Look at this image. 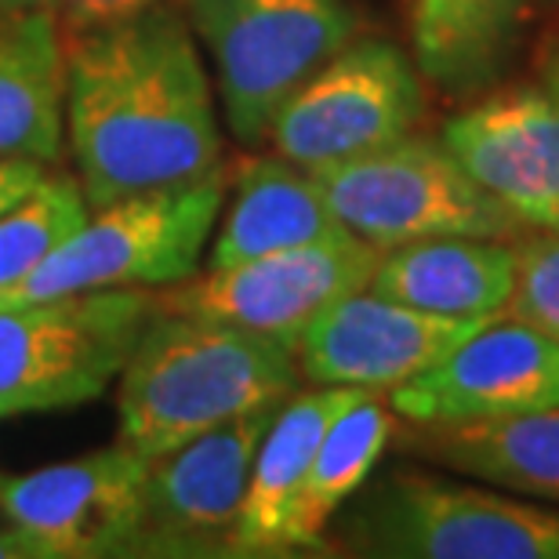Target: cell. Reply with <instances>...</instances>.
<instances>
[{"label": "cell", "instance_id": "obj_1", "mask_svg": "<svg viewBox=\"0 0 559 559\" xmlns=\"http://www.w3.org/2000/svg\"><path fill=\"white\" fill-rule=\"evenodd\" d=\"M66 139L87 207L222 164L211 84L175 0L66 40Z\"/></svg>", "mask_w": 559, "mask_h": 559}, {"label": "cell", "instance_id": "obj_2", "mask_svg": "<svg viewBox=\"0 0 559 559\" xmlns=\"http://www.w3.org/2000/svg\"><path fill=\"white\" fill-rule=\"evenodd\" d=\"M298 385V356L284 342L156 309L120 371V443L153 462L222 421L284 404Z\"/></svg>", "mask_w": 559, "mask_h": 559}, {"label": "cell", "instance_id": "obj_3", "mask_svg": "<svg viewBox=\"0 0 559 559\" xmlns=\"http://www.w3.org/2000/svg\"><path fill=\"white\" fill-rule=\"evenodd\" d=\"M229 189V167L186 182L120 197L92 207L48 259L15 287L0 290V306L76 295L109 287H167L200 273V254L211 237Z\"/></svg>", "mask_w": 559, "mask_h": 559}, {"label": "cell", "instance_id": "obj_4", "mask_svg": "<svg viewBox=\"0 0 559 559\" xmlns=\"http://www.w3.org/2000/svg\"><path fill=\"white\" fill-rule=\"evenodd\" d=\"M153 317L150 287L76 290L0 306V418L103 396Z\"/></svg>", "mask_w": 559, "mask_h": 559}, {"label": "cell", "instance_id": "obj_5", "mask_svg": "<svg viewBox=\"0 0 559 559\" xmlns=\"http://www.w3.org/2000/svg\"><path fill=\"white\" fill-rule=\"evenodd\" d=\"M312 175L334 218L378 251L436 237L516 240L523 233V222L440 139L407 135Z\"/></svg>", "mask_w": 559, "mask_h": 559}, {"label": "cell", "instance_id": "obj_6", "mask_svg": "<svg viewBox=\"0 0 559 559\" xmlns=\"http://www.w3.org/2000/svg\"><path fill=\"white\" fill-rule=\"evenodd\" d=\"M360 556L389 559H559V509L429 473H393L345 520Z\"/></svg>", "mask_w": 559, "mask_h": 559}, {"label": "cell", "instance_id": "obj_7", "mask_svg": "<svg viewBox=\"0 0 559 559\" xmlns=\"http://www.w3.org/2000/svg\"><path fill=\"white\" fill-rule=\"evenodd\" d=\"M186 19L215 59L233 139H270L280 106L356 37L349 0H186Z\"/></svg>", "mask_w": 559, "mask_h": 559}, {"label": "cell", "instance_id": "obj_8", "mask_svg": "<svg viewBox=\"0 0 559 559\" xmlns=\"http://www.w3.org/2000/svg\"><path fill=\"white\" fill-rule=\"evenodd\" d=\"M421 117L415 55L385 37H353L280 106L270 142L276 156L320 171L415 135Z\"/></svg>", "mask_w": 559, "mask_h": 559}, {"label": "cell", "instance_id": "obj_9", "mask_svg": "<svg viewBox=\"0 0 559 559\" xmlns=\"http://www.w3.org/2000/svg\"><path fill=\"white\" fill-rule=\"evenodd\" d=\"M382 251L353 233L270 251L222 270H207L171 287H156V309L226 320L298 349L309 323L334 301L371 284Z\"/></svg>", "mask_w": 559, "mask_h": 559}, {"label": "cell", "instance_id": "obj_10", "mask_svg": "<svg viewBox=\"0 0 559 559\" xmlns=\"http://www.w3.org/2000/svg\"><path fill=\"white\" fill-rule=\"evenodd\" d=\"M276 411L280 404L254 407L153 457L128 556H233L243 490Z\"/></svg>", "mask_w": 559, "mask_h": 559}, {"label": "cell", "instance_id": "obj_11", "mask_svg": "<svg viewBox=\"0 0 559 559\" xmlns=\"http://www.w3.org/2000/svg\"><path fill=\"white\" fill-rule=\"evenodd\" d=\"M389 407L421 429L552 411L559 407V342L516 317H498L429 371L389 389Z\"/></svg>", "mask_w": 559, "mask_h": 559}, {"label": "cell", "instance_id": "obj_12", "mask_svg": "<svg viewBox=\"0 0 559 559\" xmlns=\"http://www.w3.org/2000/svg\"><path fill=\"white\" fill-rule=\"evenodd\" d=\"M145 468V457L117 443L26 476H0V512L37 559L128 556Z\"/></svg>", "mask_w": 559, "mask_h": 559}, {"label": "cell", "instance_id": "obj_13", "mask_svg": "<svg viewBox=\"0 0 559 559\" xmlns=\"http://www.w3.org/2000/svg\"><path fill=\"white\" fill-rule=\"evenodd\" d=\"M440 142L523 226L559 233V103L542 84L495 87L447 120Z\"/></svg>", "mask_w": 559, "mask_h": 559}, {"label": "cell", "instance_id": "obj_14", "mask_svg": "<svg viewBox=\"0 0 559 559\" xmlns=\"http://www.w3.org/2000/svg\"><path fill=\"white\" fill-rule=\"evenodd\" d=\"M490 320H451L374 295H345L309 323L298 342L301 378L312 385L396 389L440 364L457 342Z\"/></svg>", "mask_w": 559, "mask_h": 559}, {"label": "cell", "instance_id": "obj_15", "mask_svg": "<svg viewBox=\"0 0 559 559\" xmlns=\"http://www.w3.org/2000/svg\"><path fill=\"white\" fill-rule=\"evenodd\" d=\"M356 393L360 389L353 385H312L280 404L254 454L233 527V556L295 552V512L309 465L328 425L353 404Z\"/></svg>", "mask_w": 559, "mask_h": 559}, {"label": "cell", "instance_id": "obj_16", "mask_svg": "<svg viewBox=\"0 0 559 559\" xmlns=\"http://www.w3.org/2000/svg\"><path fill=\"white\" fill-rule=\"evenodd\" d=\"M374 295L451 320L506 317L516 290V248L509 240L436 237L382 251Z\"/></svg>", "mask_w": 559, "mask_h": 559}, {"label": "cell", "instance_id": "obj_17", "mask_svg": "<svg viewBox=\"0 0 559 559\" xmlns=\"http://www.w3.org/2000/svg\"><path fill=\"white\" fill-rule=\"evenodd\" d=\"M229 182L233 204L207 254V270L349 233L334 218L317 175L284 156H248L229 171Z\"/></svg>", "mask_w": 559, "mask_h": 559}, {"label": "cell", "instance_id": "obj_18", "mask_svg": "<svg viewBox=\"0 0 559 559\" xmlns=\"http://www.w3.org/2000/svg\"><path fill=\"white\" fill-rule=\"evenodd\" d=\"M66 142V37L55 11L0 15V156L59 164Z\"/></svg>", "mask_w": 559, "mask_h": 559}, {"label": "cell", "instance_id": "obj_19", "mask_svg": "<svg viewBox=\"0 0 559 559\" xmlns=\"http://www.w3.org/2000/svg\"><path fill=\"white\" fill-rule=\"evenodd\" d=\"M527 0H411V44L421 76L465 98L490 87L520 37Z\"/></svg>", "mask_w": 559, "mask_h": 559}, {"label": "cell", "instance_id": "obj_20", "mask_svg": "<svg viewBox=\"0 0 559 559\" xmlns=\"http://www.w3.org/2000/svg\"><path fill=\"white\" fill-rule=\"evenodd\" d=\"M425 454L479 484L559 506V407L506 421L425 429Z\"/></svg>", "mask_w": 559, "mask_h": 559}, {"label": "cell", "instance_id": "obj_21", "mask_svg": "<svg viewBox=\"0 0 559 559\" xmlns=\"http://www.w3.org/2000/svg\"><path fill=\"white\" fill-rule=\"evenodd\" d=\"M389 436H393V415L382 396L374 389H360L353 404L328 425L309 465L295 512V549H320L323 527L367 484Z\"/></svg>", "mask_w": 559, "mask_h": 559}, {"label": "cell", "instance_id": "obj_22", "mask_svg": "<svg viewBox=\"0 0 559 559\" xmlns=\"http://www.w3.org/2000/svg\"><path fill=\"white\" fill-rule=\"evenodd\" d=\"M87 215L76 175H44L26 200L0 215V290L26 280Z\"/></svg>", "mask_w": 559, "mask_h": 559}, {"label": "cell", "instance_id": "obj_23", "mask_svg": "<svg viewBox=\"0 0 559 559\" xmlns=\"http://www.w3.org/2000/svg\"><path fill=\"white\" fill-rule=\"evenodd\" d=\"M516 248V290L506 317H516L559 342V233L512 240Z\"/></svg>", "mask_w": 559, "mask_h": 559}, {"label": "cell", "instance_id": "obj_24", "mask_svg": "<svg viewBox=\"0 0 559 559\" xmlns=\"http://www.w3.org/2000/svg\"><path fill=\"white\" fill-rule=\"evenodd\" d=\"M156 4H171V0H59L55 19H59L62 37L70 40V37H81V33L142 15V11H150Z\"/></svg>", "mask_w": 559, "mask_h": 559}, {"label": "cell", "instance_id": "obj_25", "mask_svg": "<svg viewBox=\"0 0 559 559\" xmlns=\"http://www.w3.org/2000/svg\"><path fill=\"white\" fill-rule=\"evenodd\" d=\"M48 164L26 160V156H0V215L8 207H15L19 200H26L33 189L44 182Z\"/></svg>", "mask_w": 559, "mask_h": 559}, {"label": "cell", "instance_id": "obj_26", "mask_svg": "<svg viewBox=\"0 0 559 559\" xmlns=\"http://www.w3.org/2000/svg\"><path fill=\"white\" fill-rule=\"evenodd\" d=\"M0 559H37V556H33V549H29V542L22 538V534L11 527V523H8L4 531H0Z\"/></svg>", "mask_w": 559, "mask_h": 559}, {"label": "cell", "instance_id": "obj_27", "mask_svg": "<svg viewBox=\"0 0 559 559\" xmlns=\"http://www.w3.org/2000/svg\"><path fill=\"white\" fill-rule=\"evenodd\" d=\"M538 84L559 103V44H552V48L542 55V81Z\"/></svg>", "mask_w": 559, "mask_h": 559}, {"label": "cell", "instance_id": "obj_28", "mask_svg": "<svg viewBox=\"0 0 559 559\" xmlns=\"http://www.w3.org/2000/svg\"><path fill=\"white\" fill-rule=\"evenodd\" d=\"M59 0H0V15H26V11H55Z\"/></svg>", "mask_w": 559, "mask_h": 559}]
</instances>
